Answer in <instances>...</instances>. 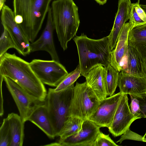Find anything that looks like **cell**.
Masks as SVG:
<instances>
[{
    "instance_id": "6da1fadb",
    "label": "cell",
    "mask_w": 146,
    "mask_h": 146,
    "mask_svg": "<svg viewBox=\"0 0 146 146\" xmlns=\"http://www.w3.org/2000/svg\"><path fill=\"white\" fill-rule=\"evenodd\" d=\"M0 77L9 78L38 100L45 102L46 89L32 69L29 63L15 53L7 52L0 57Z\"/></svg>"
},
{
    "instance_id": "7a4b0ae2",
    "label": "cell",
    "mask_w": 146,
    "mask_h": 146,
    "mask_svg": "<svg viewBox=\"0 0 146 146\" xmlns=\"http://www.w3.org/2000/svg\"><path fill=\"white\" fill-rule=\"evenodd\" d=\"M52 0H13L15 20L30 42L35 41Z\"/></svg>"
},
{
    "instance_id": "3957f363",
    "label": "cell",
    "mask_w": 146,
    "mask_h": 146,
    "mask_svg": "<svg viewBox=\"0 0 146 146\" xmlns=\"http://www.w3.org/2000/svg\"><path fill=\"white\" fill-rule=\"evenodd\" d=\"M77 48L81 75L86 77L89 71L98 65L104 67L110 64L111 50L108 36L94 39L84 33L74 38Z\"/></svg>"
},
{
    "instance_id": "277c9868",
    "label": "cell",
    "mask_w": 146,
    "mask_h": 146,
    "mask_svg": "<svg viewBox=\"0 0 146 146\" xmlns=\"http://www.w3.org/2000/svg\"><path fill=\"white\" fill-rule=\"evenodd\" d=\"M51 9L54 29L61 47L65 50L80 25L78 8L73 0H54Z\"/></svg>"
},
{
    "instance_id": "5b68a950",
    "label": "cell",
    "mask_w": 146,
    "mask_h": 146,
    "mask_svg": "<svg viewBox=\"0 0 146 146\" xmlns=\"http://www.w3.org/2000/svg\"><path fill=\"white\" fill-rule=\"evenodd\" d=\"M73 84L64 90L55 92L49 88L45 101L49 118L56 136H58L69 116L70 108L73 95Z\"/></svg>"
},
{
    "instance_id": "8992f818",
    "label": "cell",
    "mask_w": 146,
    "mask_h": 146,
    "mask_svg": "<svg viewBox=\"0 0 146 146\" xmlns=\"http://www.w3.org/2000/svg\"><path fill=\"white\" fill-rule=\"evenodd\" d=\"M100 101L86 82L82 83L77 82L70 108L69 116L84 120L89 119L97 110Z\"/></svg>"
},
{
    "instance_id": "52a82bcc",
    "label": "cell",
    "mask_w": 146,
    "mask_h": 146,
    "mask_svg": "<svg viewBox=\"0 0 146 146\" xmlns=\"http://www.w3.org/2000/svg\"><path fill=\"white\" fill-rule=\"evenodd\" d=\"M38 78L44 84L56 87L68 73L60 62L35 59L29 63Z\"/></svg>"
},
{
    "instance_id": "ba28073f",
    "label": "cell",
    "mask_w": 146,
    "mask_h": 146,
    "mask_svg": "<svg viewBox=\"0 0 146 146\" xmlns=\"http://www.w3.org/2000/svg\"><path fill=\"white\" fill-rule=\"evenodd\" d=\"M1 20L3 28L7 31L19 53L26 56L31 52L30 42L15 20L13 11L5 4L1 11Z\"/></svg>"
},
{
    "instance_id": "9c48e42d",
    "label": "cell",
    "mask_w": 146,
    "mask_h": 146,
    "mask_svg": "<svg viewBox=\"0 0 146 146\" xmlns=\"http://www.w3.org/2000/svg\"><path fill=\"white\" fill-rule=\"evenodd\" d=\"M127 94H122L109 131L114 137L123 135L131 123L138 118L131 113L128 105Z\"/></svg>"
},
{
    "instance_id": "30bf717a",
    "label": "cell",
    "mask_w": 146,
    "mask_h": 146,
    "mask_svg": "<svg viewBox=\"0 0 146 146\" xmlns=\"http://www.w3.org/2000/svg\"><path fill=\"white\" fill-rule=\"evenodd\" d=\"M6 86L14 99L24 122L32 107L40 102L29 94L15 82L7 77H3Z\"/></svg>"
},
{
    "instance_id": "8fae6325",
    "label": "cell",
    "mask_w": 146,
    "mask_h": 146,
    "mask_svg": "<svg viewBox=\"0 0 146 146\" xmlns=\"http://www.w3.org/2000/svg\"><path fill=\"white\" fill-rule=\"evenodd\" d=\"M122 94L120 92L100 101L95 113L88 119L101 127L110 126Z\"/></svg>"
},
{
    "instance_id": "7c38bea8",
    "label": "cell",
    "mask_w": 146,
    "mask_h": 146,
    "mask_svg": "<svg viewBox=\"0 0 146 146\" xmlns=\"http://www.w3.org/2000/svg\"><path fill=\"white\" fill-rule=\"evenodd\" d=\"M100 127L88 119L84 120L82 129L78 133L62 140L60 146H92Z\"/></svg>"
},
{
    "instance_id": "4fadbf2b",
    "label": "cell",
    "mask_w": 146,
    "mask_h": 146,
    "mask_svg": "<svg viewBox=\"0 0 146 146\" xmlns=\"http://www.w3.org/2000/svg\"><path fill=\"white\" fill-rule=\"evenodd\" d=\"M54 29L52 21L51 7L47 13L46 26L41 36L36 40L30 43L31 52L44 51L48 52L52 60L60 62L53 40V32Z\"/></svg>"
},
{
    "instance_id": "5bb4252c",
    "label": "cell",
    "mask_w": 146,
    "mask_h": 146,
    "mask_svg": "<svg viewBox=\"0 0 146 146\" xmlns=\"http://www.w3.org/2000/svg\"><path fill=\"white\" fill-rule=\"evenodd\" d=\"M27 120L35 125L50 138L53 139L56 137L45 102L36 103L32 107Z\"/></svg>"
},
{
    "instance_id": "9a60e30c",
    "label": "cell",
    "mask_w": 146,
    "mask_h": 146,
    "mask_svg": "<svg viewBox=\"0 0 146 146\" xmlns=\"http://www.w3.org/2000/svg\"><path fill=\"white\" fill-rule=\"evenodd\" d=\"M117 86L122 94L138 96L146 93V78L119 72Z\"/></svg>"
},
{
    "instance_id": "2e32d148",
    "label": "cell",
    "mask_w": 146,
    "mask_h": 146,
    "mask_svg": "<svg viewBox=\"0 0 146 146\" xmlns=\"http://www.w3.org/2000/svg\"><path fill=\"white\" fill-rule=\"evenodd\" d=\"M131 3V0H118L113 25L108 36L111 51L115 48L120 32L126 22L129 20Z\"/></svg>"
},
{
    "instance_id": "e0dca14e",
    "label": "cell",
    "mask_w": 146,
    "mask_h": 146,
    "mask_svg": "<svg viewBox=\"0 0 146 146\" xmlns=\"http://www.w3.org/2000/svg\"><path fill=\"white\" fill-rule=\"evenodd\" d=\"M131 29V25L129 22L125 24L119 35L115 47L111 51L110 64L119 72L121 71V64L127 51L128 36Z\"/></svg>"
},
{
    "instance_id": "ac0fdd59",
    "label": "cell",
    "mask_w": 146,
    "mask_h": 146,
    "mask_svg": "<svg viewBox=\"0 0 146 146\" xmlns=\"http://www.w3.org/2000/svg\"><path fill=\"white\" fill-rule=\"evenodd\" d=\"M121 64V71L125 72L136 76L144 78V61L137 50L128 45L125 56Z\"/></svg>"
},
{
    "instance_id": "d6986e66",
    "label": "cell",
    "mask_w": 146,
    "mask_h": 146,
    "mask_svg": "<svg viewBox=\"0 0 146 146\" xmlns=\"http://www.w3.org/2000/svg\"><path fill=\"white\" fill-rule=\"evenodd\" d=\"M105 67L98 65L92 68L85 77L87 84L100 100L108 96L105 83Z\"/></svg>"
},
{
    "instance_id": "ffe728a7",
    "label": "cell",
    "mask_w": 146,
    "mask_h": 146,
    "mask_svg": "<svg viewBox=\"0 0 146 146\" xmlns=\"http://www.w3.org/2000/svg\"><path fill=\"white\" fill-rule=\"evenodd\" d=\"M128 43L137 50L144 61L146 58V23L130 30Z\"/></svg>"
},
{
    "instance_id": "44dd1931",
    "label": "cell",
    "mask_w": 146,
    "mask_h": 146,
    "mask_svg": "<svg viewBox=\"0 0 146 146\" xmlns=\"http://www.w3.org/2000/svg\"><path fill=\"white\" fill-rule=\"evenodd\" d=\"M8 119L11 134L10 146H22L24 136V124L20 115L12 113L9 114Z\"/></svg>"
},
{
    "instance_id": "7402d4cb",
    "label": "cell",
    "mask_w": 146,
    "mask_h": 146,
    "mask_svg": "<svg viewBox=\"0 0 146 146\" xmlns=\"http://www.w3.org/2000/svg\"><path fill=\"white\" fill-rule=\"evenodd\" d=\"M84 120L79 118L70 116L64 123L58 136L62 140L79 132L82 129Z\"/></svg>"
},
{
    "instance_id": "603a6c76",
    "label": "cell",
    "mask_w": 146,
    "mask_h": 146,
    "mask_svg": "<svg viewBox=\"0 0 146 146\" xmlns=\"http://www.w3.org/2000/svg\"><path fill=\"white\" fill-rule=\"evenodd\" d=\"M105 68V83L106 92L108 96H111L114 94L117 86L119 72L110 64Z\"/></svg>"
},
{
    "instance_id": "cb8c5ba5",
    "label": "cell",
    "mask_w": 146,
    "mask_h": 146,
    "mask_svg": "<svg viewBox=\"0 0 146 146\" xmlns=\"http://www.w3.org/2000/svg\"><path fill=\"white\" fill-rule=\"evenodd\" d=\"M129 22L131 29L146 23V13L137 1L131 3Z\"/></svg>"
},
{
    "instance_id": "d4e9b609",
    "label": "cell",
    "mask_w": 146,
    "mask_h": 146,
    "mask_svg": "<svg viewBox=\"0 0 146 146\" xmlns=\"http://www.w3.org/2000/svg\"><path fill=\"white\" fill-rule=\"evenodd\" d=\"M81 75L79 64L76 68L66 75L59 84L54 89L55 92H59L65 90L73 84Z\"/></svg>"
},
{
    "instance_id": "484cf974",
    "label": "cell",
    "mask_w": 146,
    "mask_h": 146,
    "mask_svg": "<svg viewBox=\"0 0 146 146\" xmlns=\"http://www.w3.org/2000/svg\"><path fill=\"white\" fill-rule=\"evenodd\" d=\"M11 134L7 118H4L0 128V146H10Z\"/></svg>"
},
{
    "instance_id": "4316f807",
    "label": "cell",
    "mask_w": 146,
    "mask_h": 146,
    "mask_svg": "<svg viewBox=\"0 0 146 146\" xmlns=\"http://www.w3.org/2000/svg\"><path fill=\"white\" fill-rule=\"evenodd\" d=\"M3 31L0 38V57L11 48H15L14 42L7 30L3 28Z\"/></svg>"
},
{
    "instance_id": "83f0119b",
    "label": "cell",
    "mask_w": 146,
    "mask_h": 146,
    "mask_svg": "<svg viewBox=\"0 0 146 146\" xmlns=\"http://www.w3.org/2000/svg\"><path fill=\"white\" fill-rule=\"evenodd\" d=\"M118 146L110 137L100 131L94 141L92 146Z\"/></svg>"
},
{
    "instance_id": "f1b7e54d",
    "label": "cell",
    "mask_w": 146,
    "mask_h": 146,
    "mask_svg": "<svg viewBox=\"0 0 146 146\" xmlns=\"http://www.w3.org/2000/svg\"><path fill=\"white\" fill-rule=\"evenodd\" d=\"M129 95L131 102L129 107L131 113L134 116L137 117L138 119L142 118L139 100L132 95Z\"/></svg>"
},
{
    "instance_id": "f546056e",
    "label": "cell",
    "mask_w": 146,
    "mask_h": 146,
    "mask_svg": "<svg viewBox=\"0 0 146 146\" xmlns=\"http://www.w3.org/2000/svg\"><path fill=\"white\" fill-rule=\"evenodd\" d=\"M142 136L133 132L129 129L121 136L120 139L116 142L121 143L125 139H130L143 141Z\"/></svg>"
},
{
    "instance_id": "4dcf8cb0",
    "label": "cell",
    "mask_w": 146,
    "mask_h": 146,
    "mask_svg": "<svg viewBox=\"0 0 146 146\" xmlns=\"http://www.w3.org/2000/svg\"><path fill=\"white\" fill-rule=\"evenodd\" d=\"M132 96L139 101L142 118L146 117V93L140 95Z\"/></svg>"
},
{
    "instance_id": "1f68e13d",
    "label": "cell",
    "mask_w": 146,
    "mask_h": 146,
    "mask_svg": "<svg viewBox=\"0 0 146 146\" xmlns=\"http://www.w3.org/2000/svg\"><path fill=\"white\" fill-rule=\"evenodd\" d=\"M4 80L3 78H0L1 81V97H0V115L1 116L3 115L4 114L3 109V96L2 84L3 80Z\"/></svg>"
},
{
    "instance_id": "d6a6232c",
    "label": "cell",
    "mask_w": 146,
    "mask_h": 146,
    "mask_svg": "<svg viewBox=\"0 0 146 146\" xmlns=\"http://www.w3.org/2000/svg\"><path fill=\"white\" fill-rule=\"evenodd\" d=\"M97 3L100 5H103L106 3L107 2V0H94Z\"/></svg>"
},
{
    "instance_id": "836d02e7",
    "label": "cell",
    "mask_w": 146,
    "mask_h": 146,
    "mask_svg": "<svg viewBox=\"0 0 146 146\" xmlns=\"http://www.w3.org/2000/svg\"><path fill=\"white\" fill-rule=\"evenodd\" d=\"M6 0H0V10L1 11L3 6L5 4Z\"/></svg>"
},
{
    "instance_id": "e575fe53",
    "label": "cell",
    "mask_w": 146,
    "mask_h": 146,
    "mask_svg": "<svg viewBox=\"0 0 146 146\" xmlns=\"http://www.w3.org/2000/svg\"><path fill=\"white\" fill-rule=\"evenodd\" d=\"M144 70L146 78V58L144 60Z\"/></svg>"
},
{
    "instance_id": "d590c367",
    "label": "cell",
    "mask_w": 146,
    "mask_h": 146,
    "mask_svg": "<svg viewBox=\"0 0 146 146\" xmlns=\"http://www.w3.org/2000/svg\"><path fill=\"white\" fill-rule=\"evenodd\" d=\"M140 5L146 13V4H140Z\"/></svg>"
},
{
    "instance_id": "8d00e7d4",
    "label": "cell",
    "mask_w": 146,
    "mask_h": 146,
    "mask_svg": "<svg viewBox=\"0 0 146 146\" xmlns=\"http://www.w3.org/2000/svg\"><path fill=\"white\" fill-rule=\"evenodd\" d=\"M142 141L143 142H146V133L144 136L143 137Z\"/></svg>"
},
{
    "instance_id": "74e56055",
    "label": "cell",
    "mask_w": 146,
    "mask_h": 146,
    "mask_svg": "<svg viewBox=\"0 0 146 146\" xmlns=\"http://www.w3.org/2000/svg\"><path fill=\"white\" fill-rule=\"evenodd\" d=\"M137 0V2L139 3V1H140V0Z\"/></svg>"
},
{
    "instance_id": "f35d334b",
    "label": "cell",
    "mask_w": 146,
    "mask_h": 146,
    "mask_svg": "<svg viewBox=\"0 0 146 146\" xmlns=\"http://www.w3.org/2000/svg\"></svg>"
}]
</instances>
